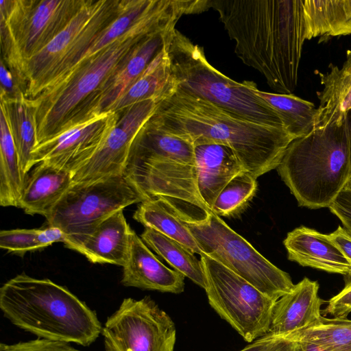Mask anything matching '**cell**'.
<instances>
[{"instance_id": "obj_25", "label": "cell", "mask_w": 351, "mask_h": 351, "mask_svg": "<svg viewBox=\"0 0 351 351\" xmlns=\"http://www.w3.org/2000/svg\"><path fill=\"white\" fill-rule=\"evenodd\" d=\"M174 84L166 45L108 112H119L147 99L160 100Z\"/></svg>"}, {"instance_id": "obj_19", "label": "cell", "mask_w": 351, "mask_h": 351, "mask_svg": "<svg viewBox=\"0 0 351 351\" xmlns=\"http://www.w3.org/2000/svg\"><path fill=\"white\" fill-rule=\"evenodd\" d=\"M318 291L317 282L307 278L295 285L276 301L268 334L282 337L317 321L322 315L320 307L324 302Z\"/></svg>"}, {"instance_id": "obj_32", "label": "cell", "mask_w": 351, "mask_h": 351, "mask_svg": "<svg viewBox=\"0 0 351 351\" xmlns=\"http://www.w3.org/2000/svg\"><path fill=\"white\" fill-rule=\"evenodd\" d=\"M278 338L312 342L333 351H351V320L321 315L311 325Z\"/></svg>"}, {"instance_id": "obj_14", "label": "cell", "mask_w": 351, "mask_h": 351, "mask_svg": "<svg viewBox=\"0 0 351 351\" xmlns=\"http://www.w3.org/2000/svg\"><path fill=\"white\" fill-rule=\"evenodd\" d=\"M159 101L144 100L119 112L116 125L103 144L72 173V184H86L124 174L134 141L154 113Z\"/></svg>"}, {"instance_id": "obj_29", "label": "cell", "mask_w": 351, "mask_h": 351, "mask_svg": "<svg viewBox=\"0 0 351 351\" xmlns=\"http://www.w3.org/2000/svg\"><path fill=\"white\" fill-rule=\"evenodd\" d=\"M141 238L149 248L166 261L176 271L205 289L206 279L202 261L187 247L149 228H145Z\"/></svg>"}, {"instance_id": "obj_22", "label": "cell", "mask_w": 351, "mask_h": 351, "mask_svg": "<svg viewBox=\"0 0 351 351\" xmlns=\"http://www.w3.org/2000/svg\"><path fill=\"white\" fill-rule=\"evenodd\" d=\"M132 229L123 210L101 221L75 251L93 263H108L123 266L128 254Z\"/></svg>"}, {"instance_id": "obj_15", "label": "cell", "mask_w": 351, "mask_h": 351, "mask_svg": "<svg viewBox=\"0 0 351 351\" xmlns=\"http://www.w3.org/2000/svg\"><path fill=\"white\" fill-rule=\"evenodd\" d=\"M119 116V112H105L65 127L57 135L34 148L33 167L43 162L73 173L103 144Z\"/></svg>"}, {"instance_id": "obj_27", "label": "cell", "mask_w": 351, "mask_h": 351, "mask_svg": "<svg viewBox=\"0 0 351 351\" xmlns=\"http://www.w3.org/2000/svg\"><path fill=\"white\" fill-rule=\"evenodd\" d=\"M133 218L145 228H152L176 240L194 254H202L186 223L182 221L161 200L149 199L141 203Z\"/></svg>"}, {"instance_id": "obj_1", "label": "cell", "mask_w": 351, "mask_h": 351, "mask_svg": "<svg viewBox=\"0 0 351 351\" xmlns=\"http://www.w3.org/2000/svg\"><path fill=\"white\" fill-rule=\"evenodd\" d=\"M234 52L279 94H293L306 40L302 0H210Z\"/></svg>"}, {"instance_id": "obj_2", "label": "cell", "mask_w": 351, "mask_h": 351, "mask_svg": "<svg viewBox=\"0 0 351 351\" xmlns=\"http://www.w3.org/2000/svg\"><path fill=\"white\" fill-rule=\"evenodd\" d=\"M149 121L194 146L207 143L228 146L244 169L256 178L277 168L294 140L283 128L237 117L182 90L176 84L158 101Z\"/></svg>"}, {"instance_id": "obj_40", "label": "cell", "mask_w": 351, "mask_h": 351, "mask_svg": "<svg viewBox=\"0 0 351 351\" xmlns=\"http://www.w3.org/2000/svg\"><path fill=\"white\" fill-rule=\"evenodd\" d=\"M267 351H301L299 342L276 337Z\"/></svg>"}, {"instance_id": "obj_10", "label": "cell", "mask_w": 351, "mask_h": 351, "mask_svg": "<svg viewBox=\"0 0 351 351\" xmlns=\"http://www.w3.org/2000/svg\"><path fill=\"white\" fill-rule=\"evenodd\" d=\"M125 174L86 184H72L46 217L60 229L66 247L75 250L96 227L114 213L146 200Z\"/></svg>"}, {"instance_id": "obj_42", "label": "cell", "mask_w": 351, "mask_h": 351, "mask_svg": "<svg viewBox=\"0 0 351 351\" xmlns=\"http://www.w3.org/2000/svg\"><path fill=\"white\" fill-rule=\"evenodd\" d=\"M299 343L301 351H333L326 347L312 342L299 341Z\"/></svg>"}, {"instance_id": "obj_6", "label": "cell", "mask_w": 351, "mask_h": 351, "mask_svg": "<svg viewBox=\"0 0 351 351\" xmlns=\"http://www.w3.org/2000/svg\"><path fill=\"white\" fill-rule=\"evenodd\" d=\"M276 169L299 206L328 208L351 180L345 121L293 140Z\"/></svg>"}, {"instance_id": "obj_16", "label": "cell", "mask_w": 351, "mask_h": 351, "mask_svg": "<svg viewBox=\"0 0 351 351\" xmlns=\"http://www.w3.org/2000/svg\"><path fill=\"white\" fill-rule=\"evenodd\" d=\"M176 25L149 34L121 61L93 100L86 117L108 112L170 40Z\"/></svg>"}, {"instance_id": "obj_21", "label": "cell", "mask_w": 351, "mask_h": 351, "mask_svg": "<svg viewBox=\"0 0 351 351\" xmlns=\"http://www.w3.org/2000/svg\"><path fill=\"white\" fill-rule=\"evenodd\" d=\"M328 69L326 73L315 72L323 89L317 92L319 104L313 130L341 124L351 109V50L347 51L341 68L330 63Z\"/></svg>"}, {"instance_id": "obj_20", "label": "cell", "mask_w": 351, "mask_h": 351, "mask_svg": "<svg viewBox=\"0 0 351 351\" xmlns=\"http://www.w3.org/2000/svg\"><path fill=\"white\" fill-rule=\"evenodd\" d=\"M197 187L202 201L212 210L224 186L246 171L228 146L207 143L195 146Z\"/></svg>"}, {"instance_id": "obj_18", "label": "cell", "mask_w": 351, "mask_h": 351, "mask_svg": "<svg viewBox=\"0 0 351 351\" xmlns=\"http://www.w3.org/2000/svg\"><path fill=\"white\" fill-rule=\"evenodd\" d=\"M283 243L289 260L351 280V263L328 234L301 226L288 232Z\"/></svg>"}, {"instance_id": "obj_37", "label": "cell", "mask_w": 351, "mask_h": 351, "mask_svg": "<svg viewBox=\"0 0 351 351\" xmlns=\"http://www.w3.org/2000/svg\"><path fill=\"white\" fill-rule=\"evenodd\" d=\"M324 315L334 317L346 318L351 313V280L346 282L343 289L330 298L323 311Z\"/></svg>"}, {"instance_id": "obj_36", "label": "cell", "mask_w": 351, "mask_h": 351, "mask_svg": "<svg viewBox=\"0 0 351 351\" xmlns=\"http://www.w3.org/2000/svg\"><path fill=\"white\" fill-rule=\"evenodd\" d=\"M0 99H16L25 96V89L16 75L12 73L1 59Z\"/></svg>"}, {"instance_id": "obj_24", "label": "cell", "mask_w": 351, "mask_h": 351, "mask_svg": "<svg viewBox=\"0 0 351 351\" xmlns=\"http://www.w3.org/2000/svg\"><path fill=\"white\" fill-rule=\"evenodd\" d=\"M306 40L351 34V0L302 1Z\"/></svg>"}, {"instance_id": "obj_7", "label": "cell", "mask_w": 351, "mask_h": 351, "mask_svg": "<svg viewBox=\"0 0 351 351\" xmlns=\"http://www.w3.org/2000/svg\"><path fill=\"white\" fill-rule=\"evenodd\" d=\"M173 79L182 90L252 122L284 128L278 113L257 96L252 81L238 82L207 60L202 47L175 29L167 44Z\"/></svg>"}, {"instance_id": "obj_44", "label": "cell", "mask_w": 351, "mask_h": 351, "mask_svg": "<svg viewBox=\"0 0 351 351\" xmlns=\"http://www.w3.org/2000/svg\"><path fill=\"white\" fill-rule=\"evenodd\" d=\"M350 186H351V180H350L349 183L348 184Z\"/></svg>"}, {"instance_id": "obj_35", "label": "cell", "mask_w": 351, "mask_h": 351, "mask_svg": "<svg viewBox=\"0 0 351 351\" xmlns=\"http://www.w3.org/2000/svg\"><path fill=\"white\" fill-rule=\"evenodd\" d=\"M0 351H82L70 345V343L42 338L20 341L12 344L1 343Z\"/></svg>"}, {"instance_id": "obj_39", "label": "cell", "mask_w": 351, "mask_h": 351, "mask_svg": "<svg viewBox=\"0 0 351 351\" xmlns=\"http://www.w3.org/2000/svg\"><path fill=\"white\" fill-rule=\"evenodd\" d=\"M328 236L351 263V234L345 228L339 226Z\"/></svg>"}, {"instance_id": "obj_5", "label": "cell", "mask_w": 351, "mask_h": 351, "mask_svg": "<svg viewBox=\"0 0 351 351\" xmlns=\"http://www.w3.org/2000/svg\"><path fill=\"white\" fill-rule=\"evenodd\" d=\"M0 309L13 325L38 338L89 346L101 334L97 313L66 287L25 273L0 288Z\"/></svg>"}, {"instance_id": "obj_4", "label": "cell", "mask_w": 351, "mask_h": 351, "mask_svg": "<svg viewBox=\"0 0 351 351\" xmlns=\"http://www.w3.org/2000/svg\"><path fill=\"white\" fill-rule=\"evenodd\" d=\"M124 174L147 199L161 200L186 223H202L212 212L198 193L194 145L149 121L134 141Z\"/></svg>"}, {"instance_id": "obj_41", "label": "cell", "mask_w": 351, "mask_h": 351, "mask_svg": "<svg viewBox=\"0 0 351 351\" xmlns=\"http://www.w3.org/2000/svg\"><path fill=\"white\" fill-rule=\"evenodd\" d=\"M276 338V337L267 334L254 341L252 344L247 346L240 351H267Z\"/></svg>"}, {"instance_id": "obj_3", "label": "cell", "mask_w": 351, "mask_h": 351, "mask_svg": "<svg viewBox=\"0 0 351 351\" xmlns=\"http://www.w3.org/2000/svg\"><path fill=\"white\" fill-rule=\"evenodd\" d=\"M176 20L173 1L157 0L151 10L123 36L77 64L55 86L30 99L35 110L36 146L64 128L85 119L93 100L129 52L147 35Z\"/></svg>"}, {"instance_id": "obj_8", "label": "cell", "mask_w": 351, "mask_h": 351, "mask_svg": "<svg viewBox=\"0 0 351 351\" xmlns=\"http://www.w3.org/2000/svg\"><path fill=\"white\" fill-rule=\"evenodd\" d=\"M85 1H0L1 59L24 88L22 71L25 62L67 26Z\"/></svg>"}, {"instance_id": "obj_13", "label": "cell", "mask_w": 351, "mask_h": 351, "mask_svg": "<svg viewBox=\"0 0 351 351\" xmlns=\"http://www.w3.org/2000/svg\"><path fill=\"white\" fill-rule=\"evenodd\" d=\"M105 351H174L176 328L149 296L124 298L101 330Z\"/></svg>"}, {"instance_id": "obj_12", "label": "cell", "mask_w": 351, "mask_h": 351, "mask_svg": "<svg viewBox=\"0 0 351 351\" xmlns=\"http://www.w3.org/2000/svg\"><path fill=\"white\" fill-rule=\"evenodd\" d=\"M200 260L211 307L247 342L267 335L276 301L207 255Z\"/></svg>"}, {"instance_id": "obj_9", "label": "cell", "mask_w": 351, "mask_h": 351, "mask_svg": "<svg viewBox=\"0 0 351 351\" xmlns=\"http://www.w3.org/2000/svg\"><path fill=\"white\" fill-rule=\"evenodd\" d=\"M123 0H86L67 26L41 51L27 60L22 81L32 99L58 84L95 38L119 14Z\"/></svg>"}, {"instance_id": "obj_33", "label": "cell", "mask_w": 351, "mask_h": 351, "mask_svg": "<svg viewBox=\"0 0 351 351\" xmlns=\"http://www.w3.org/2000/svg\"><path fill=\"white\" fill-rule=\"evenodd\" d=\"M57 242H64L63 232L51 226L33 229H12L0 232V247L8 252L23 255Z\"/></svg>"}, {"instance_id": "obj_31", "label": "cell", "mask_w": 351, "mask_h": 351, "mask_svg": "<svg viewBox=\"0 0 351 351\" xmlns=\"http://www.w3.org/2000/svg\"><path fill=\"white\" fill-rule=\"evenodd\" d=\"M156 1L123 0L117 17L95 38L71 70L123 36L151 10Z\"/></svg>"}, {"instance_id": "obj_43", "label": "cell", "mask_w": 351, "mask_h": 351, "mask_svg": "<svg viewBox=\"0 0 351 351\" xmlns=\"http://www.w3.org/2000/svg\"><path fill=\"white\" fill-rule=\"evenodd\" d=\"M346 128L347 133V138L348 142V147H349V153H350V158L351 162V109L347 113L346 119Z\"/></svg>"}, {"instance_id": "obj_11", "label": "cell", "mask_w": 351, "mask_h": 351, "mask_svg": "<svg viewBox=\"0 0 351 351\" xmlns=\"http://www.w3.org/2000/svg\"><path fill=\"white\" fill-rule=\"evenodd\" d=\"M202 254L217 261L277 301L294 287L290 276L260 254L213 211L199 223H186Z\"/></svg>"}, {"instance_id": "obj_28", "label": "cell", "mask_w": 351, "mask_h": 351, "mask_svg": "<svg viewBox=\"0 0 351 351\" xmlns=\"http://www.w3.org/2000/svg\"><path fill=\"white\" fill-rule=\"evenodd\" d=\"M0 134V204L19 207L28 174L21 169L12 136L2 112Z\"/></svg>"}, {"instance_id": "obj_34", "label": "cell", "mask_w": 351, "mask_h": 351, "mask_svg": "<svg viewBox=\"0 0 351 351\" xmlns=\"http://www.w3.org/2000/svg\"><path fill=\"white\" fill-rule=\"evenodd\" d=\"M257 189L256 178L247 171L234 177L217 196L212 211L218 216L231 217L248 205Z\"/></svg>"}, {"instance_id": "obj_17", "label": "cell", "mask_w": 351, "mask_h": 351, "mask_svg": "<svg viewBox=\"0 0 351 351\" xmlns=\"http://www.w3.org/2000/svg\"><path fill=\"white\" fill-rule=\"evenodd\" d=\"M184 277L162 264L142 239L132 230L128 257L123 266L121 280L123 285L180 293L184 290Z\"/></svg>"}, {"instance_id": "obj_26", "label": "cell", "mask_w": 351, "mask_h": 351, "mask_svg": "<svg viewBox=\"0 0 351 351\" xmlns=\"http://www.w3.org/2000/svg\"><path fill=\"white\" fill-rule=\"evenodd\" d=\"M1 100V112L7 121L21 169L28 174L32 166V153L36 146L35 110L25 95Z\"/></svg>"}, {"instance_id": "obj_23", "label": "cell", "mask_w": 351, "mask_h": 351, "mask_svg": "<svg viewBox=\"0 0 351 351\" xmlns=\"http://www.w3.org/2000/svg\"><path fill=\"white\" fill-rule=\"evenodd\" d=\"M73 184L72 173L50 165H36L28 176L19 200L25 213L45 218Z\"/></svg>"}, {"instance_id": "obj_30", "label": "cell", "mask_w": 351, "mask_h": 351, "mask_svg": "<svg viewBox=\"0 0 351 351\" xmlns=\"http://www.w3.org/2000/svg\"><path fill=\"white\" fill-rule=\"evenodd\" d=\"M254 93L279 115L284 128L294 138L304 136L314 128L317 108L314 103L293 94L272 93L254 88Z\"/></svg>"}, {"instance_id": "obj_38", "label": "cell", "mask_w": 351, "mask_h": 351, "mask_svg": "<svg viewBox=\"0 0 351 351\" xmlns=\"http://www.w3.org/2000/svg\"><path fill=\"white\" fill-rule=\"evenodd\" d=\"M351 234V186L348 184L340 192L328 207Z\"/></svg>"}]
</instances>
